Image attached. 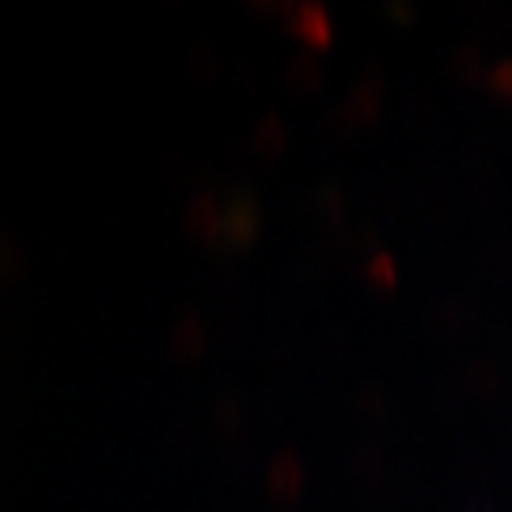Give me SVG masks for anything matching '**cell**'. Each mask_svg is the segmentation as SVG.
Listing matches in <instances>:
<instances>
[{"mask_svg": "<svg viewBox=\"0 0 512 512\" xmlns=\"http://www.w3.org/2000/svg\"><path fill=\"white\" fill-rule=\"evenodd\" d=\"M258 232H262V205H258V194L251 186H236L228 194V205H224V232H220L217 255L236 258L243 251H251L258 243Z\"/></svg>", "mask_w": 512, "mask_h": 512, "instance_id": "6da1fadb", "label": "cell"}, {"mask_svg": "<svg viewBox=\"0 0 512 512\" xmlns=\"http://www.w3.org/2000/svg\"><path fill=\"white\" fill-rule=\"evenodd\" d=\"M281 16H285L289 35L300 38L311 50H327L334 42V27H330V16L323 4H285Z\"/></svg>", "mask_w": 512, "mask_h": 512, "instance_id": "7a4b0ae2", "label": "cell"}, {"mask_svg": "<svg viewBox=\"0 0 512 512\" xmlns=\"http://www.w3.org/2000/svg\"><path fill=\"white\" fill-rule=\"evenodd\" d=\"M224 232V209H220L217 190H198L186 209V236L202 247H217Z\"/></svg>", "mask_w": 512, "mask_h": 512, "instance_id": "3957f363", "label": "cell"}, {"mask_svg": "<svg viewBox=\"0 0 512 512\" xmlns=\"http://www.w3.org/2000/svg\"><path fill=\"white\" fill-rule=\"evenodd\" d=\"M467 330H475V308L463 296H448L429 308V334L440 342H459Z\"/></svg>", "mask_w": 512, "mask_h": 512, "instance_id": "277c9868", "label": "cell"}, {"mask_svg": "<svg viewBox=\"0 0 512 512\" xmlns=\"http://www.w3.org/2000/svg\"><path fill=\"white\" fill-rule=\"evenodd\" d=\"M349 107L357 114L361 129H372L380 122V114H384V76L376 65H368L365 73L357 76V84L349 92Z\"/></svg>", "mask_w": 512, "mask_h": 512, "instance_id": "5b68a950", "label": "cell"}, {"mask_svg": "<svg viewBox=\"0 0 512 512\" xmlns=\"http://www.w3.org/2000/svg\"><path fill=\"white\" fill-rule=\"evenodd\" d=\"M300 478H304V471H300V456L285 448V452H277V456L270 459L266 490H270V497H274L277 505H293L296 494H300Z\"/></svg>", "mask_w": 512, "mask_h": 512, "instance_id": "8992f818", "label": "cell"}, {"mask_svg": "<svg viewBox=\"0 0 512 512\" xmlns=\"http://www.w3.org/2000/svg\"><path fill=\"white\" fill-rule=\"evenodd\" d=\"M171 353L183 361V365H194V361H202L205 353V323L202 315L194 308L179 311V319H175V327H171Z\"/></svg>", "mask_w": 512, "mask_h": 512, "instance_id": "52a82bcc", "label": "cell"}, {"mask_svg": "<svg viewBox=\"0 0 512 512\" xmlns=\"http://www.w3.org/2000/svg\"><path fill=\"white\" fill-rule=\"evenodd\" d=\"M349 471H353V478L361 482V486H380L387 475V452L380 440H361L357 448H353V456H349Z\"/></svg>", "mask_w": 512, "mask_h": 512, "instance_id": "ba28073f", "label": "cell"}, {"mask_svg": "<svg viewBox=\"0 0 512 512\" xmlns=\"http://www.w3.org/2000/svg\"><path fill=\"white\" fill-rule=\"evenodd\" d=\"M448 73L456 76L459 84L486 88V80H490V69L482 65V46H478V42H459L456 50L448 54Z\"/></svg>", "mask_w": 512, "mask_h": 512, "instance_id": "9c48e42d", "label": "cell"}, {"mask_svg": "<svg viewBox=\"0 0 512 512\" xmlns=\"http://www.w3.org/2000/svg\"><path fill=\"white\" fill-rule=\"evenodd\" d=\"M311 205H315V217L327 232H342V224L349 217V198L338 183H323L315 194H311Z\"/></svg>", "mask_w": 512, "mask_h": 512, "instance_id": "30bf717a", "label": "cell"}, {"mask_svg": "<svg viewBox=\"0 0 512 512\" xmlns=\"http://www.w3.org/2000/svg\"><path fill=\"white\" fill-rule=\"evenodd\" d=\"M463 391L467 395H475V399H482V403H490L497 391H501V368H497L494 357H475L471 365L463 368Z\"/></svg>", "mask_w": 512, "mask_h": 512, "instance_id": "8fae6325", "label": "cell"}, {"mask_svg": "<svg viewBox=\"0 0 512 512\" xmlns=\"http://www.w3.org/2000/svg\"><path fill=\"white\" fill-rule=\"evenodd\" d=\"M357 126H361V122H357V114L349 107V99H334V103H327L323 114H319V133H323L327 141H334V145L353 141Z\"/></svg>", "mask_w": 512, "mask_h": 512, "instance_id": "7c38bea8", "label": "cell"}, {"mask_svg": "<svg viewBox=\"0 0 512 512\" xmlns=\"http://www.w3.org/2000/svg\"><path fill=\"white\" fill-rule=\"evenodd\" d=\"M289 126L281 122V114H262L255 126V152L258 156H266V160H281L285 152H289Z\"/></svg>", "mask_w": 512, "mask_h": 512, "instance_id": "4fadbf2b", "label": "cell"}, {"mask_svg": "<svg viewBox=\"0 0 512 512\" xmlns=\"http://www.w3.org/2000/svg\"><path fill=\"white\" fill-rule=\"evenodd\" d=\"M338 255L342 258H372L380 255V228L372 220H361L353 228L338 232Z\"/></svg>", "mask_w": 512, "mask_h": 512, "instance_id": "5bb4252c", "label": "cell"}, {"mask_svg": "<svg viewBox=\"0 0 512 512\" xmlns=\"http://www.w3.org/2000/svg\"><path fill=\"white\" fill-rule=\"evenodd\" d=\"M209 421H213L217 437H224L232 444L239 437V429H243V399H239V391H220L217 399H213Z\"/></svg>", "mask_w": 512, "mask_h": 512, "instance_id": "9a60e30c", "label": "cell"}, {"mask_svg": "<svg viewBox=\"0 0 512 512\" xmlns=\"http://www.w3.org/2000/svg\"><path fill=\"white\" fill-rule=\"evenodd\" d=\"M323 69H319V61L311 54H296L289 65H285V88L296 95H315L323 88Z\"/></svg>", "mask_w": 512, "mask_h": 512, "instance_id": "2e32d148", "label": "cell"}, {"mask_svg": "<svg viewBox=\"0 0 512 512\" xmlns=\"http://www.w3.org/2000/svg\"><path fill=\"white\" fill-rule=\"evenodd\" d=\"M353 406H357V418L368 421V425L384 421V414H387L384 384H380V380H365V384H361V391H357V399H353Z\"/></svg>", "mask_w": 512, "mask_h": 512, "instance_id": "e0dca14e", "label": "cell"}, {"mask_svg": "<svg viewBox=\"0 0 512 512\" xmlns=\"http://www.w3.org/2000/svg\"><path fill=\"white\" fill-rule=\"evenodd\" d=\"M478 270L486 281H509L512 277V247L509 243H490L482 255H478Z\"/></svg>", "mask_w": 512, "mask_h": 512, "instance_id": "ac0fdd59", "label": "cell"}, {"mask_svg": "<svg viewBox=\"0 0 512 512\" xmlns=\"http://www.w3.org/2000/svg\"><path fill=\"white\" fill-rule=\"evenodd\" d=\"M190 76H194V84H202V88H209L220 76V61H217L213 42H194V50H190Z\"/></svg>", "mask_w": 512, "mask_h": 512, "instance_id": "d6986e66", "label": "cell"}, {"mask_svg": "<svg viewBox=\"0 0 512 512\" xmlns=\"http://www.w3.org/2000/svg\"><path fill=\"white\" fill-rule=\"evenodd\" d=\"M365 281L372 285V289H380V293H387V289H395V281H399V270H395V258L387 255V251H380V255H372L365 262Z\"/></svg>", "mask_w": 512, "mask_h": 512, "instance_id": "ffe728a7", "label": "cell"}, {"mask_svg": "<svg viewBox=\"0 0 512 512\" xmlns=\"http://www.w3.org/2000/svg\"><path fill=\"white\" fill-rule=\"evenodd\" d=\"M0 255H4V285H16L23 277V251H19V243L8 232L0 239Z\"/></svg>", "mask_w": 512, "mask_h": 512, "instance_id": "44dd1931", "label": "cell"}, {"mask_svg": "<svg viewBox=\"0 0 512 512\" xmlns=\"http://www.w3.org/2000/svg\"><path fill=\"white\" fill-rule=\"evenodd\" d=\"M209 285H213V293L224 296L236 289V266H232V258L217 255V262H213V270H209Z\"/></svg>", "mask_w": 512, "mask_h": 512, "instance_id": "7402d4cb", "label": "cell"}, {"mask_svg": "<svg viewBox=\"0 0 512 512\" xmlns=\"http://www.w3.org/2000/svg\"><path fill=\"white\" fill-rule=\"evenodd\" d=\"M486 88H490V95L505 99V103H512V57H505L501 65H494V69H490Z\"/></svg>", "mask_w": 512, "mask_h": 512, "instance_id": "603a6c76", "label": "cell"}, {"mask_svg": "<svg viewBox=\"0 0 512 512\" xmlns=\"http://www.w3.org/2000/svg\"><path fill=\"white\" fill-rule=\"evenodd\" d=\"M395 198H399V179H395V175H384V179L372 183V205H376L380 213H391V209H395Z\"/></svg>", "mask_w": 512, "mask_h": 512, "instance_id": "cb8c5ba5", "label": "cell"}, {"mask_svg": "<svg viewBox=\"0 0 512 512\" xmlns=\"http://www.w3.org/2000/svg\"><path fill=\"white\" fill-rule=\"evenodd\" d=\"M164 179L167 186L175 190V194H183V190H190L194 186V167H186V160H171V164H164Z\"/></svg>", "mask_w": 512, "mask_h": 512, "instance_id": "d4e9b609", "label": "cell"}, {"mask_svg": "<svg viewBox=\"0 0 512 512\" xmlns=\"http://www.w3.org/2000/svg\"><path fill=\"white\" fill-rule=\"evenodd\" d=\"M494 467H497L494 456L482 452V448L467 456V478H471V482H490V478H494Z\"/></svg>", "mask_w": 512, "mask_h": 512, "instance_id": "484cf974", "label": "cell"}, {"mask_svg": "<svg viewBox=\"0 0 512 512\" xmlns=\"http://www.w3.org/2000/svg\"><path fill=\"white\" fill-rule=\"evenodd\" d=\"M406 118H414L418 126H433V99L421 92L414 99H406Z\"/></svg>", "mask_w": 512, "mask_h": 512, "instance_id": "4316f807", "label": "cell"}, {"mask_svg": "<svg viewBox=\"0 0 512 512\" xmlns=\"http://www.w3.org/2000/svg\"><path fill=\"white\" fill-rule=\"evenodd\" d=\"M490 160H494V152L486 141H475V145L467 148V164H475L478 171H490Z\"/></svg>", "mask_w": 512, "mask_h": 512, "instance_id": "83f0119b", "label": "cell"}, {"mask_svg": "<svg viewBox=\"0 0 512 512\" xmlns=\"http://www.w3.org/2000/svg\"><path fill=\"white\" fill-rule=\"evenodd\" d=\"M387 19H391L395 27H406V23H414V8H406V4H387Z\"/></svg>", "mask_w": 512, "mask_h": 512, "instance_id": "f1b7e54d", "label": "cell"}, {"mask_svg": "<svg viewBox=\"0 0 512 512\" xmlns=\"http://www.w3.org/2000/svg\"><path fill=\"white\" fill-rule=\"evenodd\" d=\"M463 512H494V501H490V497H475V501H467Z\"/></svg>", "mask_w": 512, "mask_h": 512, "instance_id": "f546056e", "label": "cell"}]
</instances>
